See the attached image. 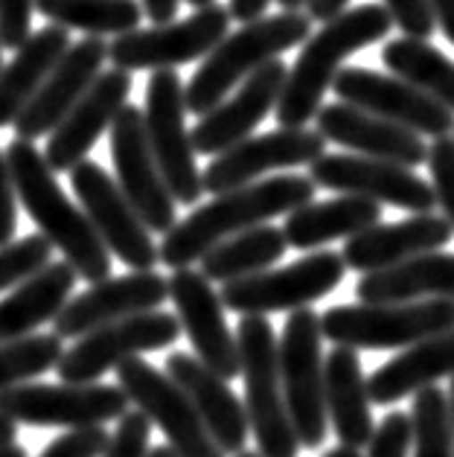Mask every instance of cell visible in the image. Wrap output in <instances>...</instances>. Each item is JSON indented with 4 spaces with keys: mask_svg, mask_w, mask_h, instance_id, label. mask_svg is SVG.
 Masks as SVG:
<instances>
[{
    "mask_svg": "<svg viewBox=\"0 0 454 457\" xmlns=\"http://www.w3.org/2000/svg\"><path fill=\"white\" fill-rule=\"evenodd\" d=\"M315 189L312 178L306 175H277L216 195L213 202L193 210L166 233L158 245L161 262L172 271L190 269L193 262H202L204 253L213 251L219 242L312 204Z\"/></svg>",
    "mask_w": 454,
    "mask_h": 457,
    "instance_id": "obj_1",
    "label": "cell"
},
{
    "mask_svg": "<svg viewBox=\"0 0 454 457\" xmlns=\"http://www.w3.org/2000/svg\"><path fill=\"white\" fill-rule=\"evenodd\" d=\"M6 163L12 172L15 195L36 221L41 237L64 253V262L91 286L111 277V253L99 242L94 225L76 207L55 181V172L44 154L27 140H12L6 146Z\"/></svg>",
    "mask_w": 454,
    "mask_h": 457,
    "instance_id": "obj_2",
    "label": "cell"
},
{
    "mask_svg": "<svg viewBox=\"0 0 454 457\" xmlns=\"http://www.w3.org/2000/svg\"><path fill=\"white\" fill-rule=\"evenodd\" d=\"M391 27L393 21L384 6L364 4L341 12L324 24V29L315 32L303 44L294 68H289V76H285L280 103L274 108L280 129H306V122L318 117L324 94L341 71V62L364 50L367 44L382 41Z\"/></svg>",
    "mask_w": 454,
    "mask_h": 457,
    "instance_id": "obj_3",
    "label": "cell"
},
{
    "mask_svg": "<svg viewBox=\"0 0 454 457\" xmlns=\"http://www.w3.org/2000/svg\"><path fill=\"white\" fill-rule=\"evenodd\" d=\"M309 38H312V18L303 12H277L251 21L221 41L195 71L190 85L184 87L186 111L198 117L210 114L248 76Z\"/></svg>",
    "mask_w": 454,
    "mask_h": 457,
    "instance_id": "obj_4",
    "label": "cell"
},
{
    "mask_svg": "<svg viewBox=\"0 0 454 457\" xmlns=\"http://www.w3.org/2000/svg\"><path fill=\"white\" fill-rule=\"evenodd\" d=\"M239 376L245 382V414L260 457H297L301 443L285 408L280 353L268 318H242L236 327Z\"/></svg>",
    "mask_w": 454,
    "mask_h": 457,
    "instance_id": "obj_5",
    "label": "cell"
},
{
    "mask_svg": "<svg viewBox=\"0 0 454 457\" xmlns=\"http://www.w3.org/2000/svg\"><path fill=\"white\" fill-rule=\"evenodd\" d=\"M446 332H454V300L350 303L320 315V336L350 350H408Z\"/></svg>",
    "mask_w": 454,
    "mask_h": 457,
    "instance_id": "obj_6",
    "label": "cell"
},
{
    "mask_svg": "<svg viewBox=\"0 0 454 457\" xmlns=\"http://www.w3.org/2000/svg\"><path fill=\"white\" fill-rule=\"evenodd\" d=\"M320 315L297 309L277 341L285 408L301 449H320L326 443L329 420L324 405V353H320Z\"/></svg>",
    "mask_w": 454,
    "mask_h": 457,
    "instance_id": "obj_7",
    "label": "cell"
},
{
    "mask_svg": "<svg viewBox=\"0 0 454 457\" xmlns=\"http://www.w3.org/2000/svg\"><path fill=\"white\" fill-rule=\"evenodd\" d=\"M120 385H44L29 382L0 390V414L15 426L32 428H94L120 420L128 411Z\"/></svg>",
    "mask_w": 454,
    "mask_h": 457,
    "instance_id": "obj_8",
    "label": "cell"
},
{
    "mask_svg": "<svg viewBox=\"0 0 454 457\" xmlns=\"http://www.w3.org/2000/svg\"><path fill=\"white\" fill-rule=\"evenodd\" d=\"M347 265L335 251H318L285 269H268L248 280L227 283L219 292L221 306L242 318H265L274 312L309 309V303L335 292L344 280Z\"/></svg>",
    "mask_w": 454,
    "mask_h": 457,
    "instance_id": "obj_9",
    "label": "cell"
},
{
    "mask_svg": "<svg viewBox=\"0 0 454 457\" xmlns=\"http://www.w3.org/2000/svg\"><path fill=\"white\" fill-rule=\"evenodd\" d=\"M146 137L154 163L175 204H195L204 195L202 170L195 166V149L186 131L184 82L175 71H154L146 87Z\"/></svg>",
    "mask_w": 454,
    "mask_h": 457,
    "instance_id": "obj_10",
    "label": "cell"
},
{
    "mask_svg": "<svg viewBox=\"0 0 454 457\" xmlns=\"http://www.w3.org/2000/svg\"><path fill=\"white\" fill-rule=\"evenodd\" d=\"M181 338V323L172 312H146V315L108 323L103 329L87 332L55 364L62 385H96L99 376L117 370L128 359L143 353L172 347Z\"/></svg>",
    "mask_w": 454,
    "mask_h": 457,
    "instance_id": "obj_11",
    "label": "cell"
},
{
    "mask_svg": "<svg viewBox=\"0 0 454 457\" xmlns=\"http://www.w3.org/2000/svg\"><path fill=\"white\" fill-rule=\"evenodd\" d=\"M70 187L105 251L131 271H154V265L161 262L158 245L135 207L128 204V198L120 193L114 178L99 163L82 161L70 170Z\"/></svg>",
    "mask_w": 454,
    "mask_h": 457,
    "instance_id": "obj_12",
    "label": "cell"
},
{
    "mask_svg": "<svg viewBox=\"0 0 454 457\" xmlns=\"http://www.w3.org/2000/svg\"><path fill=\"white\" fill-rule=\"evenodd\" d=\"M227 6L198 9L193 18L172 21L166 27L135 29L108 44V59L117 71H172L178 64L207 59L227 38Z\"/></svg>",
    "mask_w": 454,
    "mask_h": 457,
    "instance_id": "obj_13",
    "label": "cell"
},
{
    "mask_svg": "<svg viewBox=\"0 0 454 457\" xmlns=\"http://www.w3.org/2000/svg\"><path fill=\"white\" fill-rule=\"evenodd\" d=\"M117 385L152 426H158L175 457H225L207 434L202 417L169 376L146 359H128L117 367Z\"/></svg>",
    "mask_w": 454,
    "mask_h": 457,
    "instance_id": "obj_14",
    "label": "cell"
},
{
    "mask_svg": "<svg viewBox=\"0 0 454 457\" xmlns=\"http://www.w3.org/2000/svg\"><path fill=\"white\" fill-rule=\"evenodd\" d=\"M111 161L117 170V187L135 207L140 221L154 233H169L178 225L175 198L163 184L146 137V120L137 105H126L111 126Z\"/></svg>",
    "mask_w": 454,
    "mask_h": 457,
    "instance_id": "obj_15",
    "label": "cell"
},
{
    "mask_svg": "<svg viewBox=\"0 0 454 457\" xmlns=\"http://www.w3.org/2000/svg\"><path fill=\"white\" fill-rule=\"evenodd\" d=\"M332 91L344 105H352L359 111L402 126L414 131L419 137H449L454 131V114L440 105L437 99L417 91L396 76H384L364 68H341Z\"/></svg>",
    "mask_w": 454,
    "mask_h": 457,
    "instance_id": "obj_16",
    "label": "cell"
},
{
    "mask_svg": "<svg viewBox=\"0 0 454 457\" xmlns=\"http://www.w3.org/2000/svg\"><path fill=\"white\" fill-rule=\"evenodd\" d=\"M309 178L315 187L332 189V193L367 198L373 204H391L414 216L431 213L437 207L434 189L414 170L361 158V154H324L309 166Z\"/></svg>",
    "mask_w": 454,
    "mask_h": 457,
    "instance_id": "obj_17",
    "label": "cell"
},
{
    "mask_svg": "<svg viewBox=\"0 0 454 457\" xmlns=\"http://www.w3.org/2000/svg\"><path fill=\"white\" fill-rule=\"evenodd\" d=\"M326 154V140L312 129H277L268 135L248 137L239 146L221 152L202 172L204 193L225 195L230 189L257 184V178L274 170L312 166Z\"/></svg>",
    "mask_w": 454,
    "mask_h": 457,
    "instance_id": "obj_18",
    "label": "cell"
},
{
    "mask_svg": "<svg viewBox=\"0 0 454 457\" xmlns=\"http://www.w3.org/2000/svg\"><path fill=\"white\" fill-rule=\"evenodd\" d=\"M166 283H169V297L175 303V318L181 323V332L190 338L195 359L210 373L234 382L239 376V347L234 329L225 320V306L216 288L195 269L172 271Z\"/></svg>",
    "mask_w": 454,
    "mask_h": 457,
    "instance_id": "obj_19",
    "label": "cell"
},
{
    "mask_svg": "<svg viewBox=\"0 0 454 457\" xmlns=\"http://www.w3.org/2000/svg\"><path fill=\"white\" fill-rule=\"evenodd\" d=\"M166 297H169V283L158 271H131L126 277H108V280L68 300V306L53 320V336L59 341H79L87 332L103 329L108 323L158 312Z\"/></svg>",
    "mask_w": 454,
    "mask_h": 457,
    "instance_id": "obj_20",
    "label": "cell"
},
{
    "mask_svg": "<svg viewBox=\"0 0 454 457\" xmlns=\"http://www.w3.org/2000/svg\"><path fill=\"white\" fill-rule=\"evenodd\" d=\"M108 59V44L96 36H85L70 44V50L62 55L53 73L44 79L38 94L29 99V105L15 120V140H38L53 135L55 126L70 114V108L85 96V91L103 73Z\"/></svg>",
    "mask_w": 454,
    "mask_h": 457,
    "instance_id": "obj_21",
    "label": "cell"
},
{
    "mask_svg": "<svg viewBox=\"0 0 454 457\" xmlns=\"http://www.w3.org/2000/svg\"><path fill=\"white\" fill-rule=\"evenodd\" d=\"M285 76H289V68H285L283 59H274L253 76H248L234 96L216 105L210 114H204L198 120V126L190 131L195 154H207V158L213 154V158H219L221 152L248 140L253 129L280 103Z\"/></svg>",
    "mask_w": 454,
    "mask_h": 457,
    "instance_id": "obj_22",
    "label": "cell"
},
{
    "mask_svg": "<svg viewBox=\"0 0 454 457\" xmlns=\"http://www.w3.org/2000/svg\"><path fill=\"white\" fill-rule=\"evenodd\" d=\"M131 94V73L126 71H105L96 76V82L87 87L85 96L70 108L47 140L44 161L53 172H70L79 166L94 143L105 135V129L114 126L117 114L123 111Z\"/></svg>",
    "mask_w": 454,
    "mask_h": 457,
    "instance_id": "obj_23",
    "label": "cell"
},
{
    "mask_svg": "<svg viewBox=\"0 0 454 457\" xmlns=\"http://www.w3.org/2000/svg\"><path fill=\"white\" fill-rule=\"evenodd\" d=\"M163 373L181 387V394L190 399L195 414L202 417L207 434L221 449V454L245 452L251 422L245 414V403L234 394L225 378L210 373L207 367L190 353H172L163 364Z\"/></svg>",
    "mask_w": 454,
    "mask_h": 457,
    "instance_id": "obj_24",
    "label": "cell"
},
{
    "mask_svg": "<svg viewBox=\"0 0 454 457\" xmlns=\"http://www.w3.org/2000/svg\"><path fill=\"white\" fill-rule=\"evenodd\" d=\"M315 120V131L326 143H338V146L356 152L361 158L387 161L405 166V170H414V166L428 161V146L423 143V137L402 126H393L387 120L373 117L367 111H359L344 103H332L320 108Z\"/></svg>",
    "mask_w": 454,
    "mask_h": 457,
    "instance_id": "obj_25",
    "label": "cell"
},
{
    "mask_svg": "<svg viewBox=\"0 0 454 457\" xmlns=\"http://www.w3.org/2000/svg\"><path fill=\"white\" fill-rule=\"evenodd\" d=\"M454 230L442 216L423 213L411 216L405 221H393V225H373L361 230L359 237L344 242L341 260L350 271H387L393 265H402L408 260H417L423 253L442 251L451 242Z\"/></svg>",
    "mask_w": 454,
    "mask_h": 457,
    "instance_id": "obj_26",
    "label": "cell"
},
{
    "mask_svg": "<svg viewBox=\"0 0 454 457\" xmlns=\"http://www.w3.org/2000/svg\"><path fill=\"white\" fill-rule=\"evenodd\" d=\"M324 405L329 428L347 449H364L373 440V403L361 359L350 347H332L324 359Z\"/></svg>",
    "mask_w": 454,
    "mask_h": 457,
    "instance_id": "obj_27",
    "label": "cell"
},
{
    "mask_svg": "<svg viewBox=\"0 0 454 457\" xmlns=\"http://www.w3.org/2000/svg\"><path fill=\"white\" fill-rule=\"evenodd\" d=\"M440 378H454V332L425 338L384 361L367 378V394L373 405H396L419 390L437 387Z\"/></svg>",
    "mask_w": 454,
    "mask_h": 457,
    "instance_id": "obj_28",
    "label": "cell"
},
{
    "mask_svg": "<svg viewBox=\"0 0 454 457\" xmlns=\"http://www.w3.org/2000/svg\"><path fill=\"white\" fill-rule=\"evenodd\" d=\"M76 277L79 274L68 262H50L44 271L12 288L0 300V344L36 336L38 327L47 320L53 323L55 315L68 306Z\"/></svg>",
    "mask_w": 454,
    "mask_h": 457,
    "instance_id": "obj_29",
    "label": "cell"
},
{
    "mask_svg": "<svg viewBox=\"0 0 454 457\" xmlns=\"http://www.w3.org/2000/svg\"><path fill=\"white\" fill-rule=\"evenodd\" d=\"M356 295L361 303H411L454 300V253H423L387 271L364 274Z\"/></svg>",
    "mask_w": 454,
    "mask_h": 457,
    "instance_id": "obj_30",
    "label": "cell"
},
{
    "mask_svg": "<svg viewBox=\"0 0 454 457\" xmlns=\"http://www.w3.org/2000/svg\"><path fill=\"white\" fill-rule=\"evenodd\" d=\"M70 50V36L64 27H44L32 32L15 59L0 68V129L15 126L18 114L38 94L44 79L53 73L62 55Z\"/></svg>",
    "mask_w": 454,
    "mask_h": 457,
    "instance_id": "obj_31",
    "label": "cell"
},
{
    "mask_svg": "<svg viewBox=\"0 0 454 457\" xmlns=\"http://www.w3.org/2000/svg\"><path fill=\"white\" fill-rule=\"evenodd\" d=\"M382 207L356 195H338L329 202H312L289 213L283 225L285 245L297 251H315L335 239H352L361 230L379 225Z\"/></svg>",
    "mask_w": 454,
    "mask_h": 457,
    "instance_id": "obj_32",
    "label": "cell"
},
{
    "mask_svg": "<svg viewBox=\"0 0 454 457\" xmlns=\"http://www.w3.org/2000/svg\"><path fill=\"white\" fill-rule=\"evenodd\" d=\"M285 237L280 228L260 225L245 233H236L225 242H219L213 251L204 253L202 274L210 283H239L248 277H257L268 271L274 262L283 260L285 253Z\"/></svg>",
    "mask_w": 454,
    "mask_h": 457,
    "instance_id": "obj_33",
    "label": "cell"
},
{
    "mask_svg": "<svg viewBox=\"0 0 454 457\" xmlns=\"http://www.w3.org/2000/svg\"><path fill=\"white\" fill-rule=\"evenodd\" d=\"M382 62L396 79L414 85L417 91L437 99L440 105H446L454 114V62L449 55L431 47L428 41L400 38L384 44Z\"/></svg>",
    "mask_w": 454,
    "mask_h": 457,
    "instance_id": "obj_34",
    "label": "cell"
},
{
    "mask_svg": "<svg viewBox=\"0 0 454 457\" xmlns=\"http://www.w3.org/2000/svg\"><path fill=\"white\" fill-rule=\"evenodd\" d=\"M53 27L82 29L87 36H126L140 29L143 6L140 0H32Z\"/></svg>",
    "mask_w": 454,
    "mask_h": 457,
    "instance_id": "obj_35",
    "label": "cell"
},
{
    "mask_svg": "<svg viewBox=\"0 0 454 457\" xmlns=\"http://www.w3.org/2000/svg\"><path fill=\"white\" fill-rule=\"evenodd\" d=\"M411 449L414 457H454L449 396L440 387H425L414 394L411 405Z\"/></svg>",
    "mask_w": 454,
    "mask_h": 457,
    "instance_id": "obj_36",
    "label": "cell"
},
{
    "mask_svg": "<svg viewBox=\"0 0 454 457\" xmlns=\"http://www.w3.org/2000/svg\"><path fill=\"white\" fill-rule=\"evenodd\" d=\"M62 341L53 336H27L0 344V390L29 385L62 361Z\"/></svg>",
    "mask_w": 454,
    "mask_h": 457,
    "instance_id": "obj_37",
    "label": "cell"
},
{
    "mask_svg": "<svg viewBox=\"0 0 454 457\" xmlns=\"http://www.w3.org/2000/svg\"><path fill=\"white\" fill-rule=\"evenodd\" d=\"M53 262V245L32 233L18 242H9L6 248H0V292H12L21 283H27L29 277H36Z\"/></svg>",
    "mask_w": 454,
    "mask_h": 457,
    "instance_id": "obj_38",
    "label": "cell"
},
{
    "mask_svg": "<svg viewBox=\"0 0 454 457\" xmlns=\"http://www.w3.org/2000/svg\"><path fill=\"white\" fill-rule=\"evenodd\" d=\"M428 170L434 202L442 210V219L454 230V137H437L428 146Z\"/></svg>",
    "mask_w": 454,
    "mask_h": 457,
    "instance_id": "obj_39",
    "label": "cell"
},
{
    "mask_svg": "<svg viewBox=\"0 0 454 457\" xmlns=\"http://www.w3.org/2000/svg\"><path fill=\"white\" fill-rule=\"evenodd\" d=\"M149 437H152V422L137 408H131L117 420V428L108 437L105 452L99 457H146L152 449Z\"/></svg>",
    "mask_w": 454,
    "mask_h": 457,
    "instance_id": "obj_40",
    "label": "cell"
},
{
    "mask_svg": "<svg viewBox=\"0 0 454 457\" xmlns=\"http://www.w3.org/2000/svg\"><path fill=\"white\" fill-rule=\"evenodd\" d=\"M411 417L402 411H391L376 428L367 445V457H408L411 454Z\"/></svg>",
    "mask_w": 454,
    "mask_h": 457,
    "instance_id": "obj_41",
    "label": "cell"
},
{
    "mask_svg": "<svg viewBox=\"0 0 454 457\" xmlns=\"http://www.w3.org/2000/svg\"><path fill=\"white\" fill-rule=\"evenodd\" d=\"M111 434L103 426L94 428H76L55 437L47 449H44L38 457H99L105 452Z\"/></svg>",
    "mask_w": 454,
    "mask_h": 457,
    "instance_id": "obj_42",
    "label": "cell"
},
{
    "mask_svg": "<svg viewBox=\"0 0 454 457\" xmlns=\"http://www.w3.org/2000/svg\"><path fill=\"white\" fill-rule=\"evenodd\" d=\"M384 9L393 24L405 32V38L425 41L437 27L428 0H384Z\"/></svg>",
    "mask_w": 454,
    "mask_h": 457,
    "instance_id": "obj_43",
    "label": "cell"
},
{
    "mask_svg": "<svg viewBox=\"0 0 454 457\" xmlns=\"http://www.w3.org/2000/svg\"><path fill=\"white\" fill-rule=\"evenodd\" d=\"M32 0H0V47L4 50H21L32 36Z\"/></svg>",
    "mask_w": 454,
    "mask_h": 457,
    "instance_id": "obj_44",
    "label": "cell"
},
{
    "mask_svg": "<svg viewBox=\"0 0 454 457\" xmlns=\"http://www.w3.org/2000/svg\"><path fill=\"white\" fill-rule=\"evenodd\" d=\"M15 230H18V195H15L6 154L0 152V248H6L15 239Z\"/></svg>",
    "mask_w": 454,
    "mask_h": 457,
    "instance_id": "obj_45",
    "label": "cell"
},
{
    "mask_svg": "<svg viewBox=\"0 0 454 457\" xmlns=\"http://www.w3.org/2000/svg\"><path fill=\"white\" fill-rule=\"evenodd\" d=\"M268 4L271 0H230L227 12H230V21H242V27H245V24H251V21L265 18Z\"/></svg>",
    "mask_w": 454,
    "mask_h": 457,
    "instance_id": "obj_46",
    "label": "cell"
},
{
    "mask_svg": "<svg viewBox=\"0 0 454 457\" xmlns=\"http://www.w3.org/2000/svg\"><path fill=\"white\" fill-rule=\"evenodd\" d=\"M181 0H140L143 15L149 21H154V27H166L175 21V12H178Z\"/></svg>",
    "mask_w": 454,
    "mask_h": 457,
    "instance_id": "obj_47",
    "label": "cell"
},
{
    "mask_svg": "<svg viewBox=\"0 0 454 457\" xmlns=\"http://www.w3.org/2000/svg\"><path fill=\"white\" fill-rule=\"evenodd\" d=\"M347 6H350V0H306L309 18L324 21V24H329V21L338 18L341 12H347Z\"/></svg>",
    "mask_w": 454,
    "mask_h": 457,
    "instance_id": "obj_48",
    "label": "cell"
},
{
    "mask_svg": "<svg viewBox=\"0 0 454 457\" xmlns=\"http://www.w3.org/2000/svg\"><path fill=\"white\" fill-rule=\"evenodd\" d=\"M431 15H434V24L442 29V36L454 44V0H428Z\"/></svg>",
    "mask_w": 454,
    "mask_h": 457,
    "instance_id": "obj_49",
    "label": "cell"
},
{
    "mask_svg": "<svg viewBox=\"0 0 454 457\" xmlns=\"http://www.w3.org/2000/svg\"><path fill=\"white\" fill-rule=\"evenodd\" d=\"M15 437H18V426L9 417L0 414V449H4V445H12Z\"/></svg>",
    "mask_w": 454,
    "mask_h": 457,
    "instance_id": "obj_50",
    "label": "cell"
},
{
    "mask_svg": "<svg viewBox=\"0 0 454 457\" xmlns=\"http://www.w3.org/2000/svg\"><path fill=\"white\" fill-rule=\"evenodd\" d=\"M324 457H361L359 449H347V445H335V449H329Z\"/></svg>",
    "mask_w": 454,
    "mask_h": 457,
    "instance_id": "obj_51",
    "label": "cell"
},
{
    "mask_svg": "<svg viewBox=\"0 0 454 457\" xmlns=\"http://www.w3.org/2000/svg\"><path fill=\"white\" fill-rule=\"evenodd\" d=\"M0 457H27V452L21 449L18 443H12V445H4V449H0Z\"/></svg>",
    "mask_w": 454,
    "mask_h": 457,
    "instance_id": "obj_52",
    "label": "cell"
},
{
    "mask_svg": "<svg viewBox=\"0 0 454 457\" xmlns=\"http://www.w3.org/2000/svg\"><path fill=\"white\" fill-rule=\"evenodd\" d=\"M283 12H301V9L306 6V0H280Z\"/></svg>",
    "mask_w": 454,
    "mask_h": 457,
    "instance_id": "obj_53",
    "label": "cell"
},
{
    "mask_svg": "<svg viewBox=\"0 0 454 457\" xmlns=\"http://www.w3.org/2000/svg\"><path fill=\"white\" fill-rule=\"evenodd\" d=\"M449 417H451V437H454V378L449 385Z\"/></svg>",
    "mask_w": 454,
    "mask_h": 457,
    "instance_id": "obj_54",
    "label": "cell"
},
{
    "mask_svg": "<svg viewBox=\"0 0 454 457\" xmlns=\"http://www.w3.org/2000/svg\"><path fill=\"white\" fill-rule=\"evenodd\" d=\"M146 457H175V454H172L169 445H158V449H149Z\"/></svg>",
    "mask_w": 454,
    "mask_h": 457,
    "instance_id": "obj_55",
    "label": "cell"
},
{
    "mask_svg": "<svg viewBox=\"0 0 454 457\" xmlns=\"http://www.w3.org/2000/svg\"><path fill=\"white\" fill-rule=\"evenodd\" d=\"M190 6H195V9H207V6H213L216 0H186Z\"/></svg>",
    "mask_w": 454,
    "mask_h": 457,
    "instance_id": "obj_56",
    "label": "cell"
},
{
    "mask_svg": "<svg viewBox=\"0 0 454 457\" xmlns=\"http://www.w3.org/2000/svg\"><path fill=\"white\" fill-rule=\"evenodd\" d=\"M236 457H260V452H239Z\"/></svg>",
    "mask_w": 454,
    "mask_h": 457,
    "instance_id": "obj_57",
    "label": "cell"
},
{
    "mask_svg": "<svg viewBox=\"0 0 454 457\" xmlns=\"http://www.w3.org/2000/svg\"><path fill=\"white\" fill-rule=\"evenodd\" d=\"M0 53H4V47H0ZM0 68H4V55H0Z\"/></svg>",
    "mask_w": 454,
    "mask_h": 457,
    "instance_id": "obj_58",
    "label": "cell"
}]
</instances>
